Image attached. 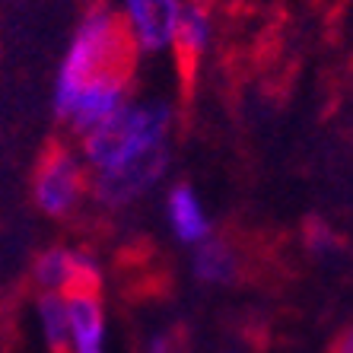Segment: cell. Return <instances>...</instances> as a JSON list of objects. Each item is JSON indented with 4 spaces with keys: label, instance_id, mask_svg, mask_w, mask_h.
<instances>
[{
    "label": "cell",
    "instance_id": "9",
    "mask_svg": "<svg viewBox=\"0 0 353 353\" xmlns=\"http://www.w3.org/2000/svg\"><path fill=\"white\" fill-rule=\"evenodd\" d=\"M191 274L207 287H226L239 274V258L223 239H207L201 245H194L191 255Z\"/></svg>",
    "mask_w": 353,
    "mask_h": 353
},
{
    "label": "cell",
    "instance_id": "13",
    "mask_svg": "<svg viewBox=\"0 0 353 353\" xmlns=\"http://www.w3.org/2000/svg\"><path fill=\"white\" fill-rule=\"evenodd\" d=\"M331 353H353V325L344 331V334L334 341V347H331Z\"/></svg>",
    "mask_w": 353,
    "mask_h": 353
},
{
    "label": "cell",
    "instance_id": "12",
    "mask_svg": "<svg viewBox=\"0 0 353 353\" xmlns=\"http://www.w3.org/2000/svg\"><path fill=\"white\" fill-rule=\"evenodd\" d=\"M147 353H175V337L172 334H157L147 344Z\"/></svg>",
    "mask_w": 353,
    "mask_h": 353
},
{
    "label": "cell",
    "instance_id": "3",
    "mask_svg": "<svg viewBox=\"0 0 353 353\" xmlns=\"http://www.w3.org/2000/svg\"><path fill=\"white\" fill-rule=\"evenodd\" d=\"M90 188L86 165L67 147H48L39 159L32 175V197L35 207L48 216H67L74 214Z\"/></svg>",
    "mask_w": 353,
    "mask_h": 353
},
{
    "label": "cell",
    "instance_id": "2",
    "mask_svg": "<svg viewBox=\"0 0 353 353\" xmlns=\"http://www.w3.org/2000/svg\"><path fill=\"white\" fill-rule=\"evenodd\" d=\"M134 45L118 10L92 7L80 19L54 80V112L77 134L112 118L128 102Z\"/></svg>",
    "mask_w": 353,
    "mask_h": 353
},
{
    "label": "cell",
    "instance_id": "11",
    "mask_svg": "<svg viewBox=\"0 0 353 353\" xmlns=\"http://www.w3.org/2000/svg\"><path fill=\"white\" fill-rule=\"evenodd\" d=\"M305 245H309V252H331L334 248V232L325 226V223L312 220V223H305Z\"/></svg>",
    "mask_w": 353,
    "mask_h": 353
},
{
    "label": "cell",
    "instance_id": "1",
    "mask_svg": "<svg viewBox=\"0 0 353 353\" xmlns=\"http://www.w3.org/2000/svg\"><path fill=\"white\" fill-rule=\"evenodd\" d=\"M172 112L159 102H124L112 118L83 134V165L102 207H128L157 188L169 165Z\"/></svg>",
    "mask_w": 353,
    "mask_h": 353
},
{
    "label": "cell",
    "instance_id": "6",
    "mask_svg": "<svg viewBox=\"0 0 353 353\" xmlns=\"http://www.w3.org/2000/svg\"><path fill=\"white\" fill-rule=\"evenodd\" d=\"M67 353H108L105 350V309L99 293L67 296Z\"/></svg>",
    "mask_w": 353,
    "mask_h": 353
},
{
    "label": "cell",
    "instance_id": "8",
    "mask_svg": "<svg viewBox=\"0 0 353 353\" xmlns=\"http://www.w3.org/2000/svg\"><path fill=\"white\" fill-rule=\"evenodd\" d=\"M210 35H214L210 13L201 3H194V0H185L181 3L179 26H175V39H172V48L179 51L181 64L194 67L201 61V54L210 48Z\"/></svg>",
    "mask_w": 353,
    "mask_h": 353
},
{
    "label": "cell",
    "instance_id": "7",
    "mask_svg": "<svg viewBox=\"0 0 353 353\" xmlns=\"http://www.w3.org/2000/svg\"><path fill=\"white\" fill-rule=\"evenodd\" d=\"M165 216H169L175 239L185 245H201L210 239V216H207L197 191L188 185H175L165 194Z\"/></svg>",
    "mask_w": 353,
    "mask_h": 353
},
{
    "label": "cell",
    "instance_id": "10",
    "mask_svg": "<svg viewBox=\"0 0 353 353\" xmlns=\"http://www.w3.org/2000/svg\"><path fill=\"white\" fill-rule=\"evenodd\" d=\"M35 315H39V328L45 344L54 353H67V325H70V315H67V296L61 293H41L39 305H35Z\"/></svg>",
    "mask_w": 353,
    "mask_h": 353
},
{
    "label": "cell",
    "instance_id": "5",
    "mask_svg": "<svg viewBox=\"0 0 353 353\" xmlns=\"http://www.w3.org/2000/svg\"><path fill=\"white\" fill-rule=\"evenodd\" d=\"M185 0H121V23L134 51L172 48Z\"/></svg>",
    "mask_w": 353,
    "mask_h": 353
},
{
    "label": "cell",
    "instance_id": "4",
    "mask_svg": "<svg viewBox=\"0 0 353 353\" xmlns=\"http://www.w3.org/2000/svg\"><path fill=\"white\" fill-rule=\"evenodd\" d=\"M32 280L41 293H99L102 287V271L90 252H74V248H48L41 252L32 264Z\"/></svg>",
    "mask_w": 353,
    "mask_h": 353
}]
</instances>
